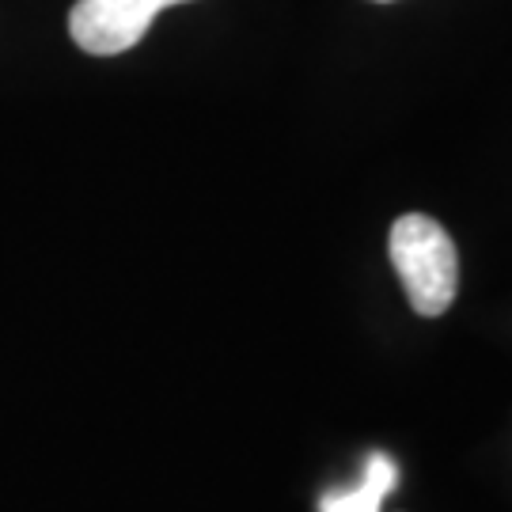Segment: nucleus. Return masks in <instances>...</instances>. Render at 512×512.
<instances>
[{
    "mask_svg": "<svg viewBox=\"0 0 512 512\" xmlns=\"http://www.w3.org/2000/svg\"><path fill=\"white\" fill-rule=\"evenodd\" d=\"M152 4L164 12V8H175V4H190V0H152Z\"/></svg>",
    "mask_w": 512,
    "mask_h": 512,
    "instance_id": "20e7f679",
    "label": "nucleus"
},
{
    "mask_svg": "<svg viewBox=\"0 0 512 512\" xmlns=\"http://www.w3.org/2000/svg\"><path fill=\"white\" fill-rule=\"evenodd\" d=\"M160 8L152 0H76L69 35L84 54L114 57L133 50L148 35Z\"/></svg>",
    "mask_w": 512,
    "mask_h": 512,
    "instance_id": "f03ea898",
    "label": "nucleus"
},
{
    "mask_svg": "<svg viewBox=\"0 0 512 512\" xmlns=\"http://www.w3.org/2000/svg\"><path fill=\"white\" fill-rule=\"evenodd\" d=\"M399 482V471L387 456H372L368 459L365 482L353 490V494H327L319 512H380L384 497L395 490Z\"/></svg>",
    "mask_w": 512,
    "mask_h": 512,
    "instance_id": "7ed1b4c3",
    "label": "nucleus"
},
{
    "mask_svg": "<svg viewBox=\"0 0 512 512\" xmlns=\"http://www.w3.org/2000/svg\"><path fill=\"white\" fill-rule=\"evenodd\" d=\"M391 266L418 315H444L459 289V255L452 236L425 213H406L391 224Z\"/></svg>",
    "mask_w": 512,
    "mask_h": 512,
    "instance_id": "f257e3e1",
    "label": "nucleus"
}]
</instances>
